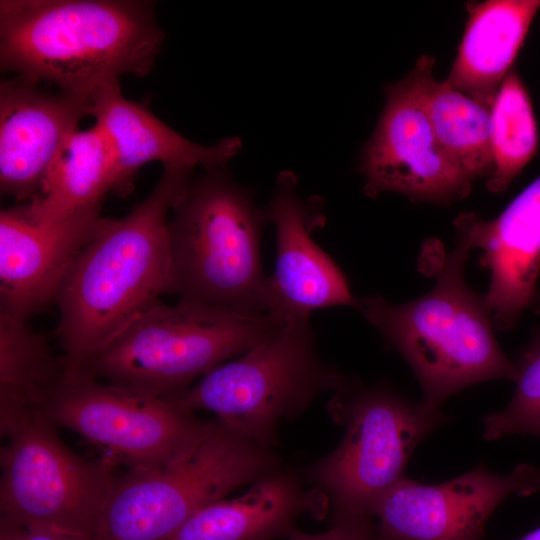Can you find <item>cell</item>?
<instances>
[{
    "instance_id": "cell-11",
    "label": "cell",
    "mask_w": 540,
    "mask_h": 540,
    "mask_svg": "<svg viewBox=\"0 0 540 540\" xmlns=\"http://www.w3.org/2000/svg\"><path fill=\"white\" fill-rule=\"evenodd\" d=\"M384 92V108L359 160L365 194L396 192L437 205L467 197L473 181L438 141L411 73Z\"/></svg>"
},
{
    "instance_id": "cell-26",
    "label": "cell",
    "mask_w": 540,
    "mask_h": 540,
    "mask_svg": "<svg viewBox=\"0 0 540 540\" xmlns=\"http://www.w3.org/2000/svg\"><path fill=\"white\" fill-rule=\"evenodd\" d=\"M0 540H96L49 530L31 529L1 523Z\"/></svg>"
},
{
    "instance_id": "cell-6",
    "label": "cell",
    "mask_w": 540,
    "mask_h": 540,
    "mask_svg": "<svg viewBox=\"0 0 540 540\" xmlns=\"http://www.w3.org/2000/svg\"><path fill=\"white\" fill-rule=\"evenodd\" d=\"M281 468L273 448L215 417L173 462L117 476L96 540H164L200 509Z\"/></svg>"
},
{
    "instance_id": "cell-19",
    "label": "cell",
    "mask_w": 540,
    "mask_h": 540,
    "mask_svg": "<svg viewBox=\"0 0 540 540\" xmlns=\"http://www.w3.org/2000/svg\"><path fill=\"white\" fill-rule=\"evenodd\" d=\"M321 511L298 475L281 468L252 483L242 496L200 509L164 540H273L287 537L301 514L319 517Z\"/></svg>"
},
{
    "instance_id": "cell-3",
    "label": "cell",
    "mask_w": 540,
    "mask_h": 540,
    "mask_svg": "<svg viewBox=\"0 0 540 540\" xmlns=\"http://www.w3.org/2000/svg\"><path fill=\"white\" fill-rule=\"evenodd\" d=\"M427 246L420 263L435 276L433 288L402 304L373 295L359 299L365 319L412 369L423 401L441 407L474 384L516 379V366L500 347L485 295L464 280L470 249Z\"/></svg>"
},
{
    "instance_id": "cell-27",
    "label": "cell",
    "mask_w": 540,
    "mask_h": 540,
    "mask_svg": "<svg viewBox=\"0 0 540 540\" xmlns=\"http://www.w3.org/2000/svg\"><path fill=\"white\" fill-rule=\"evenodd\" d=\"M519 540H540V527L526 534Z\"/></svg>"
},
{
    "instance_id": "cell-20",
    "label": "cell",
    "mask_w": 540,
    "mask_h": 540,
    "mask_svg": "<svg viewBox=\"0 0 540 540\" xmlns=\"http://www.w3.org/2000/svg\"><path fill=\"white\" fill-rule=\"evenodd\" d=\"M69 373L46 336L28 321L0 312V433L4 438L26 418L44 413Z\"/></svg>"
},
{
    "instance_id": "cell-21",
    "label": "cell",
    "mask_w": 540,
    "mask_h": 540,
    "mask_svg": "<svg viewBox=\"0 0 540 540\" xmlns=\"http://www.w3.org/2000/svg\"><path fill=\"white\" fill-rule=\"evenodd\" d=\"M116 186V161L112 146L95 125L74 130L60 148L40 194L27 203L40 217H63L101 208Z\"/></svg>"
},
{
    "instance_id": "cell-25",
    "label": "cell",
    "mask_w": 540,
    "mask_h": 540,
    "mask_svg": "<svg viewBox=\"0 0 540 540\" xmlns=\"http://www.w3.org/2000/svg\"><path fill=\"white\" fill-rule=\"evenodd\" d=\"M288 540H381L370 517L362 515H333L329 530L318 534L305 533L295 528Z\"/></svg>"
},
{
    "instance_id": "cell-12",
    "label": "cell",
    "mask_w": 540,
    "mask_h": 540,
    "mask_svg": "<svg viewBox=\"0 0 540 540\" xmlns=\"http://www.w3.org/2000/svg\"><path fill=\"white\" fill-rule=\"evenodd\" d=\"M539 491L537 466L521 463L502 475L480 463L438 484L405 476L379 501L373 517L381 540H479L505 499Z\"/></svg>"
},
{
    "instance_id": "cell-4",
    "label": "cell",
    "mask_w": 540,
    "mask_h": 540,
    "mask_svg": "<svg viewBox=\"0 0 540 540\" xmlns=\"http://www.w3.org/2000/svg\"><path fill=\"white\" fill-rule=\"evenodd\" d=\"M168 222L173 294L230 311L266 314L261 261L267 209L226 167L206 169L183 188Z\"/></svg>"
},
{
    "instance_id": "cell-10",
    "label": "cell",
    "mask_w": 540,
    "mask_h": 540,
    "mask_svg": "<svg viewBox=\"0 0 540 540\" xmlns=\"http://www.w3.org/2000/svg\"><path fill=\"white\" fill-rule=\"evenodd\" d=\"M45 415L129 469L161 468L189 451L209 421L167 397L71 372Z\"/></svg>"
},
{
    "instance_id": "cell-17",
    "label": "cell",
    "mask_w": 540,
    "mask_h": 540,
    "mask_svg": "<svg viewBox=\"0 0 540 540\" xmlns=\"http://www.w3.org/2000/svg\"><path fill=\"white\" fill-rule=\"evenodd\" d=\"M90 115L105 132L116 161L115 193L125 194L132 179L145 164L159 161L163 166L194 170L226 167L241 150L236 137L213 145L197 144L160 121L147 106L125 98L119 80L97 87L90 95Z\"/></svg>"
},
{
    "instance_id": "cell-13",
    "label": "cell",
    "mask_w": 540,
    "mask_h": 540,
    "mask_svg": "<svg viewBox=\"0 0 540 540\" xmlns=\"http://www.w3.org/2000/svg\"><path fill=\"white\" fill-rule=\"evenodd\" d=\"M296 183L294 174H280L267 208L276 232L267 315L279 324L308 320L318 309L360 306L342 270L314 242L311 233L323 217L316 203L301 199Z\"/></svg>"
},
{
    "instance_id": "cell-16",
    "label": "cell",
    "mask_w": 540,
    "mask_h": 540,
    "mask_svg": "<svg viewBox=\"0 0 540 540\" xmlns=\"http://www.w3.org/2000/svg\"><path fill=\"white\" fill-rule=\"evenodd\" d=\"M90 115V99L44 91L19 76L0 85V190L31 201L66 138Z\"/></svg>"
},
{
    "instance_id": "cell-5",
    "label": "cell",
    "mask_w": 540,
    "mask_h": 540,
    "mask_svg": "<svg viewBox=\"0 0 540 540\" xmlns=\"http://www.w3.org/2000/svg\"><path fill=\"white\" fill-rule=\"evenodd\" d=\"M266 314L162 301L134 318L79 371L104 382L168 397L272 335Z\"/></svg>"
},
{
    "instance_id": "cell-22",
    "label": "cell",
    "mask_w": 540,
    "mask_h": 540,
    "mask_svg": "<svg viewBox=\"0 0 540 540\" xmlns=\"http://www.w3.org/2000/svg\"><path fill=\"white\" fill-rule=\"evenodd\" d=\"M435 59L421 55L410 71L433 131L447 154L474 182L493 169L490 108L433 74Z\"/></svg>"
},
{
    "instance_id": "cell-9",
    "label": "cell",
    "mask_w": 540,
    "mask_h": 540,
    "mask_svg": "<svg viewBox=\"0 0 540 540\" xmlns=\"http://www.w3.org/2000/svg\"><path fill=\"white\" fill-rule=\"evenodd\" d=\"M56 428L37 413L4 437L0 522L96 538L118 464L103 454L78 455Z\"/></svg>"
},
{
    "instance_id": "cell-24",
    "label": "cell",
    "mask_w": 540,
    "mask_h": 540,
    "mask_svg": "<svg viewBox=\"0 0 540 540\" xmlns=\"http://www.w3.org/2000/svg\"><path fill=\"white\" fill-rule=\"evenodd\" d=\"M514 363L515 390L509 403L481 419L487 441L515 434L540 439V332L533 334Z\"/></svg>"
},
{
    "instance_id": "cell-14",
    "label": "cell",
    "mask_w": 540,
    "mask_h": 540,
    "mask_svg": "<svg viewBox=\"0 0 540 540\" xmlns=\"http://www.w3.org/2000/svg\"><path fill=\"white\" fill-rule=\"evenodd\" d=\"M101 218V208L63 217L37 216L26 204L1 210L0 312L28 321L54 302Z\"/></svg>"
},
{
    "instance_id": "cell-15",
    "label": "cell",
    "mask_w": 540,
    "mask_h": 540,
    "mask_svg": "<svg viewBox=\"0 0 540 540\" xmlns=\"http://www.w3.org/2000/svg\"><path fill=\"white\" fill-rule=\"evenodd\" d=\"M454 226L458 243L482 250L481 264L490 271L485 299L495 328L511 330L540 299V175L495 218L462 212Z\"/></svg>"
},
{
    "instance_id": "cell-8",
    "label": "cell",
    "mask_w": 540,
    "mask_h": 540,
    "mask_svg": "<svg viewBox=\"0 0 540 540\" xmlns=\"http://www.w3.org/2000/svg\"><path fill=\"white\" fill-rule=\"evenodd\" d=\"M345 376L318 354L310 319L281 324L236 359L213 368L168 396L178 406L209 411L258 443L275 448L278 426L303 413Z\"/></svg>"
},
{
    "instance_id": "cell-1",
    "label": "cell",
    "mask_w": 540,
    "mask_h": 540,
    "mask_svg": "<svg viewBox=\"0 0 540 540\" xmlns=\"http://www.w3.org/2000/svg\"><path fill=\"white\" fill-rule=\"evenodd\" d=\"M193 170L163 166L152 191L121 218L102 217L56 293L55 336L78 371L134 318L173 294L169 213Z\"/></svg>"
},
{
    "instance_id": "cell-2",
    "label": "cell",
    "mask_w": 540,
    "mask_h": 540,
    "mask_svg": "<svg viewBox=\"0 0 540 540\" xmlns=\"http://www.w3.org/2000/svg\"><path fill=\"white\" fill-rule=\"evenodd\" d=\"M164 37L150 1H0L1 69L86 99L121 75H147Z\"/></svg>"
},
{
    "instance_id": "cell-18",
    "label": "cell",
    "mask_w": 540,
    "mask_h": 540,
    "mask_svg": "<svg viewBox=\"0 0 540 540\" xmlns=\"http://www.w3.org/2000/svg\"><path fill=\"white\" fill-rule=\"evenodd\" d=\"M449 85L491 108L540 10V0L470 1Z\"/></svg>"
},
{
    "instance_id": "cell-23",
    "label": "cell",
    "mask_w": 540,
    "mask_h": 540,
    "mask_svg": "<svg viewBox=\"0 0 540 540\" xmlns=\"http://www.w3.org/2000/svg\"><path fill=\"white\" fill-rule=\"evenodd\" d=\"M493 169L486 186L493 193L505 191L535 157L539 133L530 94L512 69L501 83L490 108Z\"/></svg>"
},
{
    "instance_id": "cell-7",
    "label": "cell",
    "mask_w": 540,
    "mask_h": 540,
    "mask_svg": "<svg viewBox=\"0 0 540 540\" xmlns=\"http://www.w3.org/2000/svg\"><path fill=\"white\" fill-rule=\"evenodd\" d=\"M329 411L344 427L339 445L308 470L333 515L372 517L383 496L405 475L409 459L432 432L450 421L441 407L411 402L386 383L347 377Z\"/></svg>"
}]
</instances>
